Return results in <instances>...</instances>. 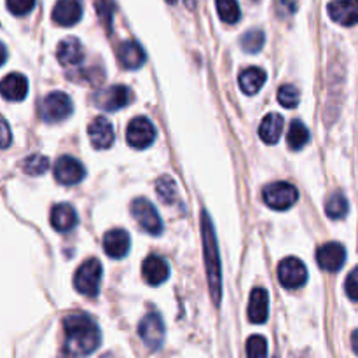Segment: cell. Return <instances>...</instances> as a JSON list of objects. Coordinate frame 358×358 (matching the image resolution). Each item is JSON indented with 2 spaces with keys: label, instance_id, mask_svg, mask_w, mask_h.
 <instances>
[{
  "label": "cell",
  "instance_id": "8d00e7d4",
  "mask_svg": "<svg viewBox=\"0 0 358 358\" xmlns=\"http://www.w3.org/2000/svg\"><path fill=\"white\" fill-rule=\"evenodd\" d=\"M2 131H3V142H2V147L3 149H7L10 143V133H9V124H7V121L2 122Z\"/></svg>",
  "mask_w": 358,
  "mask_h": 358
},
{
  "label": "cell",
  "instance_id": "5b68a950",
  "mask_svg": "<svg viewBox=\"0 0 358 358\" xmlns=\"http://www.w3.org/2000/svg\"><path fill=\"white\" fill-rule=\"evenodd\" d=\"M131 215L145 233L152 234V236H159V234L163 233V220H161L159 213H157V210L154 208V205L149 201V199L145 198L133 199Z\"/></svg>",
  "mask_w": 358,
  "mask_h": 358
},
{
  "label": "cell",
  "instance_id": "e0dca14e",
  "mask_svg": "<svg viewBox=\"0 0 358 358\" xmlns=\"http://www.w3.org/2000/svg\"><path fill=\"white\" fill-rule=\"evenodd\" d=\"M131 240L124 229H112L103 238V250L108 257L122 259L128 255Z\"/></svg>",
  "mask_w": 358,
  "mask_h": 358
},
{
  "label": "cell",
  "instance_id": "d6a6232c",
  "mask_svg": "<svg viewBox=\"0 0 358 358\" xmlns=\"http://www.w3.org/2000/svg\"><path fill=\"white\" fill-rule=\"evenodd\" d=\"M96 13L100 14L105 27L110 28L112 16H114V2L112 0H96Z\"/></svg>",
  "mask_w": 358,
  "mask_h": 358
},
{
  "label": "cell",
  "instance_id": "8992f818",
  "mask_svg": "<svg viewBox=\"0 0 358 358\" xmlns=\"http://www.w3.org/2000/svg\"><path fill=\"white\" fill-rule=\"evenodd\" d=\"M72 108L73 105L69 94L63 91H55L41 101V117L45 122H62L72 114Z\"/></svg>",
  "mask_w": 358,
  "mask_h": 358
},
{
  "label": "cell",
  "instance_id": "603a6c76",
  "mask_svg": "<svg viewBox=\"0 0 358 358\" xmlns=\"http://www.w3.org/2000/svg\"><path fill=\"white\" fill-rule=\"evenodd\" d=\"M282 131L283 117L280 114H276V112H271V114L266 115V117L262 119L261 126H259V136H261L262 142L268 143V145H275L280 140V136H282Z\"/></svg>",
  "mask_w": 358,
  "mask_h": 358
},
{
  "label": "cell",
  "instance_id": "d590c367",
  "mask_svg": "<svg viewBox=\"0 0 358 358\" xmlns=\"http://www.w3.org/2000/svg\"><path fill=\"white\" fill-rule=\"evenodd\" d=\"M296 9V0H280V10H282L283 14H294Z\"/></svg>",
  "mask_w": 358,
  "mask_h": 358
},
{
  "label": "cell",
  "instance_id": "836d02e7",
  "mask_svg": "<svg viewBox=\"0 0 358 358\" xmlns=\"http://www.w3.org/2000/svg\"><path fill=\"white\" fill-rule=\"evenodd\" d=\"M7 9L16 16H24L30 13L35 6V0H6Z\"/></svg>",
  "mask_w": 358,
  "mask_h": 358
},
{
  "label": "cell",
  "instance_id": "52a82bcc",
  "mask_svg": "<svg viewBox=\"0 0 358 358\" xmlns=\"http://www.w3.org/2000/svg\"><path fill=\"white\" fill-rule=\"evenodd\" d=\"M126 140L133 149L143 150L152 145L154 140H156V128L150 122V119L140 115V117L129 121L128 129H126Z\"/></svg>",
  "mask_w": 358,
  "mask_h": 358
},
{
  "label": "cell",
  "instance_id": "ba28073f",
  "mask_svg": "<svg viewBox=\"0 0 358 358\" xmlns=\"http://www.w3.org/2000/svg\"><path fill=\"white\" fill-rule=\"evenodd\" d=\"M278 280L285 289H301L308 282V269L297 257H287L278 266Z\"/></svg>",
  "mask_w": 358,
  "mask_h": 358
},
{
  "label": "cell",
  "instance_id": "60d3db41",
  "mask_svg": "<svg viewBox=\"0 0 358 358\" xmlns=\"http://www.w3.org/2000/svg\"><path fill=\"white\" fill-rule=\"evenodd\" d=\"M101 358H112V355H103Z\"/></svg>",
  "mask_w": 358,
  "mask_h": 358
},
{
  "label": "cell",
  "instance_id": "4fadbf2b",
  "mask_svg": "<svg viewBox=\"0 0 358 358\" xmlns=\"http://www.w3.org/2000/svg\"><path fill=\"white\" fill-rule=\"evenodd\" d=\"M83 17V0H58L52 9V21L59 27H72Z\"/></svg>",
  "mask_w": 358,
  "mask_h": 358
},
{
  "label": "cell",
  "instance_id": "ab89813d",
  "mask_svg": "<svg viewBox=\"0 0 358 358\" xmlns=\"http://www.w3.org/2000/svg\"><path fill=\"white\" fill-rule=\"evenodd\" d=\"M168 3H177V0H166Z\"/></svg>",
  "mask_w": 358,
  "mask_h": 358
},
{
  "label": "cell",
  "instance_id": "5bb4252c",
  "mask_svg": "<svg viewBox=\"0 0 358 358\" xmlns=\"http://www.w3.org/2000/svg\"><path fill=\"white\" fill-rule=\"evenodd\" d=\"M87 135H90L91 145L94 149L105 150L114 143V128L107 117H96L87 126Z\"/></svg>",
  "mask_w": 358,
  "mask_h": 358
},
{
  "label": "cell",
  "instance_id": "3957f363",
  "mask_svg": "<svg viewBox=\"0 0 358 358\" xmlns=\"http://www.w3.org/2000/svg\"><path fill=\"white\" fill-rule=\"evenodd\" d=\"M101 275H103V268H101V262L98 259H87L83 264L79 266V269L76 271L73 276V287L79 294L87 297H94L100 292V283H101Z\"/></svg>",
  "mask_w": 358,
  "mask_h": 358
},
{
  "label": "cell",
  "instance_id": "ffe728a7",
  "mask_svg": "<svg viewBox=\"0 0 358 358\" xmlns=\"http://www.w3.org/2000/svg\"><path fill=\"white\" fill-rule=\"evenodd\" d=\"M56 56H58V62L62 63L63 66H76L79 65V63H83L84 48L79 42V38L66 37L58 44Z\"/></svg>",
  "mask_w": 358,
  "mask_h": 358
},
{
  "label": "cell",
  "instance_id": "d4e9b609",
  "mask_svg": "<svg viewBox=\"0 0 358 358\" xmlns=\"http://www.w3.org/2000/svg\"><path fill=\"white\" fill-rule=\"evenodd\" d=\"M310 142V131H308L306 126L303 124V121H294L290 124L289 133H287V143L292 150H301L306 143Z\"/></svg>",
  "mask_w": 358,
  "mask_h": 358
},
{
  "label": "cell",
  "instance_id": "4316f807",
  "mask_svg": "<svg viewBox=\"0 0 358 358\" xmlns=\"http://www.w3.org/2000/svg\"><path fill=\"white\" fill-rule=\"evenodd\" d=\"M348 199L345 198L343 192H334V194L325 201V213L334 220L345 219L346 213H348Z\"/></svg>",
  "mask_w": 358,
  "mask_h": 358
},
{
  "label": "cell",
  "instance_id": "2e32d148",
  "mask_svg": "<svg viewBox=\"0 0 358 358\" xmlns=\"http://www.w3.org/2000/svg\"><path fill=\"white\" fill-rule=\"evenodd\" d=\"M142 276L149 285H161L170 276V266L161 255H149L142 264Z\"/></svg>",
  "mask_w": 358,
  "mask_h": 358
},
{
  "label": "cell",
  "instance_id": "30bf717a",
  "mask_svg": "<svg viewBox=\"0 0 358 358\" xmlns=\"http://www.w3.org/2000/svg\"><path fill=\"white\" fill-rule=\"evenodd\" d=\"M138 334L149 350H159L164 341V322L159 313H149L138 325Z\"/></svg>",
  "mask_w": 358,
  "mask_h": 358
},
{
  "label": "cell",
  "instance_id": "d6986e66",
  "mask_svg": "<svg viewBox=\"0 0 358 358\" xmlns=\"http://www.w3.org/2000/svg\"><path fill=\"white\" fill-rule=\"evenodd\" d=\"M117 59L124 69L136 70L145 63V51L135 41H124L117 48Z\"/></svg>",
  "mask_w": 358,
  "mask_h": 358
},
{
  "label": "cell",
  "instance_id": "f1b7e54d",
  "mask_svg": "<svg viewBox=\"0 0 358 358\" xmlns=\"http://www.w3.org/2000/svg\"><path fill=\"white\" fill-rule=\"evenodd\" d=\"M266 42V35L262 30H248L247 34L241 37L240 44H241V49H243L245 52H250V55H254V52H259L262 49V45H264Z\"/></svg>",
  "mask_w": 358,
  "mask_h": 358
},
{
  "label": "cell",
  "instance_id": "f546056e",
  "mask_svg": "<svg viewBox=\"0 0 358 358\" xmlns=\"http://www.w3.org/2000/svg\"><path fill=\"white\" fill-rule=\"evenodd\" d=\"M156 191L163 203H173L178 196L177 184H175L173 178L168 177V175H163V177L156 182Z\"/></svg>",
  "mask_w": 358,
  "mask_h": 358
},
{
  "label": "cell",
  "instance_id": "44dd1931",
  "mask_svg": "<svg viewBox=\"0 0 358 358\" xmlns=\"http://www.w3.org/2000/svg\"><path fill=\"white\" fill-rule=\"evenodd\" d=\"M2 96L9 101H21L28 94V80L23 73H9L2 79L0 84Z\"/></svg>",
  "mask_w": 358,
  "mask_h": 358
},
{
  "label": "cell",
  "instance_id": "74e56055",
  "mask_svg": "<svg viewBox=\"0 0 358 358\" xmlns=\"http://www.w3.org/2000/svg\"><path fill=\"white\" fill-rule=\"evenodd\" d=\"M352 348L355 352V355H358V329L352 334Z\"/></svg>",
  "mask_w": 358,
  "mask_h": 358
},
{
  "label": "cell",
  "instance_id": "ac0fdd59",
  "mask_svg": "<svg viewBox=\"0 0 358 358\" xmlns=\"http://www.w3.org/2000/svg\"><path fill=\"white\" fill-rule=\"evenodd\" d=\"M269 317V294L268 290L257 289L252 290L248 299V320L252 324H264Z\"/></svg>",
  "mask_w": 358,
  "mask_h": 358
},
{
  "label": "cell",
  "instance_id": "9c48e42d",
  "mask_svg": "<svg viewBox=\"0 0 358 358\" xmlns=\"http://www.w3.org/2000/svg\"><path fill=\"white\" fill-rule=\"evenodd\" d=\"M129 101H131V90L128 86H122V84H115V86L98 91L94 94V105L107 112L119 110V108L126 107Z\"/></svg>",
  "mask_w": 358,
  "mask_h": 358
},
{
  "label": "cell",
  "instance_id": "9a60e30c",
  "mask_svg": "<svg viewBox=\"0 0 358 358\" xmlns=\"http://www.w3.org/2000/svg\"><path fill=\"white\" fill-rule=\"evenodd\" d=\"M329 16L343 27L358 23V0H334L329 3Z\"/></svg>",
  "mask_w": 358,
  "mask_h": 358
},
{
  "label": "cell",
  "instance_id": "8fae6325",
  "mask_svg": "<svg viewBox=\"0 0 358 358\" xmlns=\"http://www.w3.org/2000/svg\"><path fill=\"white\" fill-rule=\"evenodd\" d=\"M86 175L83 163L72 156H62L56 161L55 166V177L59 184L63 185H73L79 184Z\"/></svg>",
  "mask_w": 358,
  "mask_h": 358
},
{
  "label": "cell",
  "instance_id": "6da1fadb",
  "mask_svg": "<svg viewBox=\"0 0 358 358\" xmlns=\"http://www.w3.org/2000/svg\"><path fill=\"white\" fill-rule=\"evenodd\" d=\"M63 352L70 358L91 355L100 346V329L91 317L84 313H73L63 320Z\"/></svg>",
  "mask_w": 358,
  "mask_h": 358
},
{
  "label": "cell",
  "instance_id": "277c9868",
  "mask_svg": "<svg viewBox=\"0 0 358 358\" xmlns=\"http://www.w3.org/2000/svg\"><path fill=\"white\" fill-rule=\"evenodd\" d=\"M262 198H264V203L269 208L285 212V210L292 208L296 205L299 194H297V189L289 182H273V184L264 187Z\"/></svg>",
  "mask_w": 358,
  "mask_h": 358
},
{
  "label": "cell",
  "instance_id": "83f0119b",
  "mask_svg": "<svg viewBox=\"0 0 358 358\" xmlns=\"http://www.w3.org/2000/svg\"><path fill=\"white\" fill-rule=\"evenodd\" d=\"M217 13H219L220 20L227 24H234L241 17L240 6L238 0H215Z\"/></svg>",
  "mask_w": 358,
  "mask_h": 358
},
{
  "label": "cell",
  "instance_id": "7a4b0ae2",
  "mask_svg": "<svg viewBox=\"0 0 358 358\" xmlns=\"http://www.w3.org/2000/svg\"><path fill=\"white\" fill-rule=\"evenodd\" d=\"M201 233H203V255H205L206 276H208L210 294L215 306L220 304L222 297V268H220L219 247H217L215 229H213L212 219L206 212L201 213Z\"/></svg>",
  "mask_w": 358,
  "mask_h": 358
},
{
  "label": "cell",
  "instance_id": "484cf974",
  "mask_svg": "<svg viewBox=\"0 0 358 358\" xmlns=\"http://www.w3.org/2000/svg\"><path fill=\"white\" fill-rule=\"evenodd\" d=\"M20 166L21 170H23V173L30 175V177H38V175L45 173V171L49 170L51 163H49L48 157L42 156V154H31V156H27L21 161Z\"/></svg>",
  "mask_w": 358,
  "mask_h": 358
},
{
  "label": "cell",
  "instance_id": "cb8c5ba5",
  "mask_svg": "<svg viewBox=\"0 0 358 358\" xmlns=\"http://www.w3.org/2000/svg\"><path fill=\"white\" fill-rule=\"evenodd\" d=\"M266 72L259 66H250L240 73V87L245 94H255L261 91V87L266 83Z\"/></svg>",
  "mask_w": 358,
  "mask_h": 358
},
{
  "label": "cell",
  "instance_id": "1f68e13d",
  "mask_svg": "<svg viewBox=\"0 0 358 358\" xmlns=\"http://www.w3.org/2000/svg\"><path fill=\"white\" fill-rule=\"evenodd\" d=\"M278 101L285 108L297 107V103H299V90L294 84H285L278 90Z\"/></svg>",
  "mask_w": 358,
  "mask_h": 358
},
{
  "label": "cell",
  "instance_id": "7402d4cb",
  "mask_svg": "<svg viewBox=\"0 0 358 358\" xmlns=\"http://www.w3.org/2000/svg\"><path fill=\"white\" fill-rule=\"evenodd\" d=\"M77 222H79V217H77L73 206L69 205V203H59L51 210V226L59 233H66V231L73 229Z\"/></svg>",
  "mask_w": 358,
  "mask_h": 358
},
{
  "label": "cell",
  "instance_id": "7c38bea8",
  "mask_svg": "<svg viewBox=\"0 0 358 358\" xmlns=\"http://www.w3.org/2000/svg\"><path fill=\"white\" fill-rule=\"evenodd\" d=\"M346 261V250L341 243H336V241H331V243H325L318 248L317 252V262L324 271L336 273L345 266Z\"/></svg>",
  "mask_w": 358,
  "mask_h": 358
},
{
  "label": "cell",
  "instance_id": "e575fe53",
  "mask_svg": "<svg viewBox=\"0 0 358 358\" xmlns=\"http://www.w3.org/2000/svg\"><path fill=\"white\" fill-rule=\"evenodd\" d=\"M345 290H346V296H348L350 299L358 303V266L352 273H350L348 278H346Z\"/></svg>",
  "mask_w": 358,
  "mask_h": 358
},
{
  "label": "cell",
  "instance_id": "f35d334b",
  "mask_svg": "<svg viewBox=\"0 0 358 358\" xmlns=\"http://www.w3.org/2000/svg\"><path fill=\"white\" fill-rule=\"evenodd\" d=\"M185 3H187V7H189V9H194V6H196V0H185Z\"/></svg>",
  "mask_w": 358,
  "mask_h": 358
},
{
  "label": "cell",
  "instance_id": "4dcf8cb0",
  "mask_svg": "<svg viewBox=\"0 0 358 358\" xmlns=\"http://www.w3.org/2000/svg\"><path fill=\"white\" fill-rule=\"evenodd\" d=\"M247 358H268V341L262 336H252V338H248Z\"/></svg>",
  "mask_w": 358,
  "mask_h": 358
}]
</instances>
